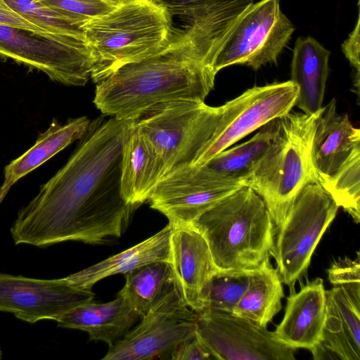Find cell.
<instances>
[{
	"label": "cell",
	"mask_w": 360,
	"mask_h": 360,
	"mask_svg": "<svg viewBox=\"0 0 360 360\" xmlns=\"http://www.w3.org/2000/svg\"><path fill=\"white\" fill-rule=\"evenodd\" d=\"M131 123L105 115L90 122L65 165L18 211L11 228L15 244H98L122 236L137 208L120 189L122 150Z\"/></svg>",
	"instance_id": "obj_1"
},
{
	"label": "cell",
	"mask_w": 360,
	"mask_h": 360,
	"mask_svg": "<svg viewBox=\"0 0 360 360\" xmlns=\"http://www.w3.org/2000/svg\"><path fill=\"white\" fill-rule=\"evenodd\" d=\"M253 0H221L173 31L158 51L117 69L96 84L94 103L105 115L133 121L150 107L174 100L205 101L214 89V63Z\"/></svg>",
	"instance_id": "obj_2"
},
{
	"label": "cell",
	"mask_w": 360,
	"mask_h": 360,
	"mask_svg": "<svg viewBox=\"0 0 360 360\" xmlns=\"http://www.w3.org/2000/svg\"><path fill=\"white\" fill-rule=\"evenodd\" d=\"M172 17L153 0H129L82 25L98 84L128 63L147 58L169 41Z\"/></svg>",
	"instance_id": "obj_3"
},
{
	"label": "cell",
	"mask_w": 360,
	"mask_h": 360,
	"mask_svg": "<svg viewBox=\"0 0 360 360\" xmlns=\"http://www.w3.org/2000/svg\"><path fill=\"white\" fill-rule=\"evenodd\" d=\"M191 225L219 270L255 269L270 257L275 226L262 198L248 186L224 197Z\"/></svg>",
	"instance_id": "obj_4"
},
{
	"label": "cell",
	"mask_w": 360,
	"mask_h": 360,
	"mask_svg": "<svg viewBox=\"0 0 360 360\" xmlns=\"http://www.w3.org/2000/svg\"><path fill=\"white\" fill-rule=\"evenodd\" d=\"M319 111L313 115L290 111L278 117L271 143L243 180L262 198L275 227L283 221L300 191L317 182L311 148Z\"/></svg>",
	"instance_id": "obj_5"
},
{
	"label": "cell",
	"mask_w": 360,
	"mask_h": 360,
	"mask_svg": "<svg viewBox=\"0 0 360 360\" xmlns=\"http://www.w3.org/2000/svg\"><path fill=\"white\" fill-rule=\"evenodd\" d=\"M223 112L224 105L180 99L154 105L134 121L155 149L166 175L194 163L215 132Z\"/></svg>",
	"instance_id": "obj_6"
},
{
	"label": "cell",
	"mask_w": 360,
	"mask_h": 360,
	"mask_svg": "<svg viewBox=\"0 0 360 360\" xmlns=\"http://www.w3.org/2000/svg\"><path fill=\"white\" fill-rule=\"evenodd\" d=\"M338 209L318 182L309 183L297 194L281 224L275 227L270 257L275 259L281 279L290 291L307 276L311 256Z\"/></svg>",
	"instance_id": "obj_7"
},
{
	"label": "cell",
	"mask_w": 360,
	"mask_h": 360,
	"mask_svg": "<svg viewBox=\"0 0 360 360\" xmlns=\"http://www.w3.org/2000/svg\"><path fill=\"white\" fill-rule=\"evenodd\" d=\"M0 56L66 86H82L91 79L92 60L85 37L57 39L0 25Z\"/></svg>",
	"instance_id": "obj_8"
},
{
	"label": "cell",
	"mask_w": 360,
	"mask_h": 360,
	"mask_svg": "<svg viewBox=\"0 0 360 360\" xmlns=\"http://www.w3.org/2000/svg\"><path fill=\"white\" fill-rule=\"evenodd\" d=\"M295 27L281 11L280 0L253 3L238 20L221 47L214 63L217 74L233 65L257 70L277 58Z\"/></svg>",
	"instance_id": "obj_9"
},
{
	"label": "cell",
	"mask_w": 360,
	"mask_h": 360,
	"mask_svg": "<svg viewBox=\"0 0 360 360\" xmlns=\"http://www.w3.org/2000/svg\"><path fill=\"white\" fill-rule=\"evenodd\" d=\"M196 330L197 313L186 304L176 285L136 327L109 347L102 359H170L176 347Z\"/></svg>",
	"instance_id": "obj_10"
},
{
	"label": "cell",
	"mask_w": 360,
	"mask_h": 360,
	"mask_svg": "<svg viewBox=\"0 0 360 360\" xmlns=\"http://www.w3.org/2000/svg\"><path fill=\"white\" fill-rule=\"evenodd\" d=\"M298 88L288 80L248 89L227 101L217 128L191 165L202 166L219 152L291 111Z\"/></svg>",
	"instance_id": "obj_11"
},
{
	"label": "cell",
	"mask_w": 360,
	"mask_h": 360,
	"mask_svg": "<svg viewBox=\"0 0 360 360\" xmlns=\"http://www.w3.org/2000/svg\"><path fill=\"white\" fill-rule=\"evenodd\" d=\"M244 184L225 178L205 165H187L165 175L150 193L151 208L173 226L188 225L221 199Z\"/></svg>",
	"instance_id": "obj_12"
},
{
	"label": "cell",
	"mask_w": 360,
	"mask_h": 360,
	"mask_svg": "<svg viewBox=\"0 0 360 360\" xmlns=\"http://www.w3.org/2000/svg\"><path fill=\"white\" fill-rule=\"evenodd\" d=\"M196 332L218 360L295 359L266 327L234 313L204 309L197 313Z\"/></svg>",
	"instance_id": "obj_13"
},
{
	"label": "cell",
	"mask_w": 360,
	"mask_h": 360,
	"mask_svg": "<svg viewBox=\"0 0 360 360\" xmlns=\"http://www.w3.org/2000/svg\"><path fill=\"white\" fill-rule=\"evenodd\" d=\"M94 298L91 290L77 288L64 278L47 280L0 273V311L28 323L56 321Z\"/></svg>",
	"instance_id": "obj_14"
},
{
	"label": "cell",
	"mask_w": 360,
	"mask_h": 360,
	"mask_svg": "<svg viewBox=\"0 0 360 360\" xmlns=\"http://www.w3.org/2000/svg\"><path fill=\"white\" fill-rule=\"evenodd\" d=\"M170 256L183 300L190 309L200 312L205 309L210 281L219 271L206 240L191 224L173 226Z\"/></svg>",
	"instance_id": "obj_15"
},
{
	"label": "cell",
	"mask_w": 360,
	"mask_h": 360,
	"mask_svg": "<svg viewBox=\"0 0 360 360\" xmlns=\"http://www.w3.org/2000/svg\"><path fill=\"white\" fill-rule=\"evenodd\" d=\"M326 319L313 359L360 360V285L326 290Z\"/></svg>",
	"instance_id": "obj_16"
},
{
	"label": "cell",
	"mask_w": 360,
	"mask_h": 360,
	"mask_svg": "<svg viewBox=\"0 0 360 360\" xmlns=\"http://www.w3.org/2000/svg\"><path fill=\"white\" fill-rule=\"evenodd\" d=\"M300 283L298 292L290 291L283 318L272 333L277 341L292 349L311 351L319 342L325 323L326 289L319 277Z\"/></svg>",
	"instance_id": "obj_17"
},
{
	"label": "cell",
	"mask_w": 360,
	"mask_h": 360,
	"mask_svg": "<svg viewBox=\"0 0 360 360\" xmlns=\"http://www.w3.org/2000/svg\"><path fill=\"white\" fill-rule=\"evenodd\" d=\"M358 146L359 129L347 114L337 112L333 98L321 108L312 139L311 160L317 182L322 185L331 178Z\"/></svg>",
	"instance_id": "obj_18"
},
{
	"label": "cell",
	"mask_w": 360,
	"mask_h": 360,
	"mask_svg": "<svg viewBox=\"0 0 360 360\" xmlns=\"http://www.w3.org/2000/svg\"><path fill=\"white\" fill-rule=\"evenodd\" d=\"M164 176L162 160L134 120L122 155L120 189L123 198L128 204L138 207L148 200Z\"/></svg>",
	"instance_id": "obj_19"
},
{
	"label": "cell",
	"mask_w": 360,
	"mask_h": 360,
	"mask_svg": "<svg viewBox=\"0 0 360 360\" xmlns=\"http://www.w3.org/2000/svg\"><path fill=\"white\" fill-rule=\"evenodd\" d=\"M139 317L129 301L119 291L112 301L82 303L56 321L60 327L85 331L90 340L104 342L110 347L129 331Z\"/></svg>",
	"instance_id": "obj_20"
},
{
	"label": "cell",
	"mask_w": 360,
	"mask_h": 360,
	"mask_svg": "<svg viewBox=\"0 0 360 360\" xmlns=\"http://www.w3.org/2000/svg\"><path fill=\"white\" fill-rule=\"evenodd\" d=\"M173 226L168 223L159 232L139 243L64 278L72 286L91 290L101 280L117 274H125L145 264L170 262V238Z\"/></svg>",
	"instance_id": "obj_21"
},
{
	"label": "cell",
	"mask_w": 360,
	"mask_h": 360,
	"mask_svg": "<svg viewBox=\"0 0 360 360\" xmlns=\"http://www.w3.org/2000/svg\"><path fill=\"white\" fill-rule=\"evenodd\" d=\"M330 55L310 36L300 37L295 43L290 80L298 88L295 106L307 115L315 114L323 107Z\"/></svg>",
	"instance_id": "obj_22"
},
{
	"label": "cell",
	"mask_w": 360,
	"mask_h": 360,
	"mask_svg": "<svg viewBox=\"0 0 360 360\" xmlns=\"http://www.w3.org/2000/svg\"><path fill=\"white\" fill-rule=\"evenodd\" d=\"M90 120L86 116L69 119L64 124L54 118L49 127L39 134L35 143L25 153L4 167L0 186V203L11 187L21 178L49 160L76 140L88 129Z\"/></svg>",
	"instance_id": "obj_23"
},
{
	"label": "cell",
	"mask_w": 360,
	"mask_h": 360,
	"mask_svg": "<svg viewBox=\"0 0 360 360\" xmlns=\"http://www.w3.org/2000/svg\"><path fill=\"white\" fill-rule=\"evenodd\" d=\"M283 284L277 269L267 257L252 269L248 288L233 313L267 328L282 308Z\"/></svg>",
	"instance_id": "obj_24"
},
{
	"label": "cell",
	"mask_w": 360,
	"mask_h": 360,
	"mask_svg": "<svg viewBox=\"0 0 360 360\" xmlns=\"http://www.w3.org/2000/svg\"><path fill=\"white\" fill-rule=\"evenodd\" d=\"M125 275V284L120 292L126 297L140 317L146 315L176 286L171 264L151 262Z\"/></svg>",
	"instance_id": "obj_25"
},
{
	"label": "cell",
	"mask_w": 360,
	"mask_h": 360,
	"mask_svg": "<svg viewBox=\"0 0 360 360\" xmlns=\"http://www.w3.org/2000/svg\"><path fill=\"white\" fill-rule=\"evenodd\" d=\"M277 127L278 118L262 126L248 141L219 152L203 165L219 175L243 184L271 143Z\"/></svg>",
	"instance_id": "obj_26"
},
{
	"label": "cell",
	"mask_w": 360,
	"mask_h": 360,
	"mask_svg": "<svg viewBox=\"0 0 360 360\" xmlns=\"http://www.w3.org/2000/svg\"><path fill=\"white\" fill-rule=\"evenodd\" d=\"M360 146L328 181L321 185L356 224L360 221Z\"/></svg>",
	"instance_id": "obj_27"
},
{
	"label": "cell",
	"mask_w": 360,
	"mask_h": 360,
	"mask_svg": "<svg viewBox=\"0 0 360 360\" xmlns=\"http://www.w3.org/2000/svg\"><path fill=\"white\" fill-rule=\"evenodd\" d=\"M252 269L219 270L208 285L205 309L233 313L248 288Z\"/></svg>",
	"instance_id": "obj_28"
},
{
	"label": "cell",
	"mask_w": 360,
	"mask_h": 360,
	"mask_svg": "<svg viewBox=\"0 0 360 360\" xmlns=\"http://www.w3.org/2000/svg\"><path fill=\"white\" fill-rule=\"evenodd\" d=\"M18 13L56 35L85 37L82 27L37 0H4Z\"/></svg>",
	"instance_id": "obj_29"
},
{
	"label": "cell",
	"mask_w": 360,
	"mask_h": 360,
	"mask_svg": "<svg viewBox=\"0 0 360 360\" xmlns=\"http://www.w3.org/2000/svg\"><path fill=\"white\" fill-rule=\"evenodd\" d=\"M41 4L82 25L86 21L113 9L119 4L111 0H37Z\"/></svg>",
	"instance_id": "obj_30"
},
{
	"label": "cell",
	"mask_w": 360,
	"mask_h": 360,
	"mask_svg": "<svg viewBox=\"0 0 360 360\" xmlns=\"http://www.w3.org/2000/svg\"><path fill=\"white\" fill-rule=\"evenodd\" d=\"M328 278L333 286L360 284V252L355 259L348 257L333 260L328 269Z\"/></svg>",
	"instance_id": "obj_31"
},
{
	"label": "cell",
	"mask_w": 360,
	"mask_h": 360,
	"mask_svg": "<svg viewBox=\"0 0 360 360\" xmlns=\"http://www.w3.org/2000/svg\"><path fill=\"white\" fill-rule=\"evenodd\" d=\"M172 360H218L197 332L181 342L172 353Z\"/></svg>",
	"instance_id": "obj_32"
},
{
	"label": "cell",
	"mask_w": 360,
	"mask_h": 360,
	"mask_svg": "<svg viewBox=\"0 0 360 360\" xmlns=\"http://www.w3.org/2000/svg\"><path fill=\"white\" fill-rule=\"evenodd\" d=\"M0 25L20 28L57 39L85 37L78 36L53 34L44 29L36 25L32 22L18 13L4 0H0Z\"/></svg>",
	"instance_id": "obj_33"
},
{
	"label": "cell",
	"mask_w": 360,
	"mask_h": 360,
	"mask_svg": "<svg viewBox=\"0 0 360 360\" xmlns=\"http://www.w3.org/2000/svg\"><path fill=\"white\" fill-rule=\"evenodd\" d=\"M163 7L172 17L191 18L221 0H153Z\"/></svg>",
	"instance_id": "obj_34"
},
{
	"label": "cell",
	"mask_w": 360,
	"mask_h": 360,
	"mask_svg": "<svg viewBox=\"0 0 360 360\" xmlns=\"http://www.w3.org/2000/svg\"><path fill=\"white\" fill-rule=\"evenodd\" d=\"M360 16L359 12L358 13L357 20L356 25L352 32L349 34V37L342 43V50L345 56L347 58L352 67L354 69V86L358 96H359V75H360V60H359V51H360Z\"/></svg>",
	"instance_id": "obj_35"
},
{
	"label": "cell",
	"mask_w": 360,
	"mask_h": 360,
	"mask_svg": "<svg viewBox=\"0 0 360 360\" xmlns=\"http://www.w3.org/2000/svg\"><path fill=\"white\" fill-rule=\"evenodd\" d=\"M1 358H2V352H1V348H0V359H1Z\"/></svg>",
	"instance_id": "obj_36"
}]
</instances>
